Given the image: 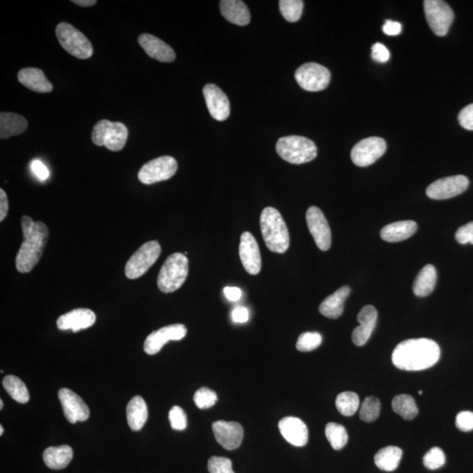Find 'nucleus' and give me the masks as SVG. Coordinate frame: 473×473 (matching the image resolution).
<instances>
[{
  "mask_svg": "<svg viewBox=\"0 0 473 473\" xmlns=\"http://www.w3.org/2000/svg\"><path fill=\"white\" fill-rule=\"evenodd\" d=\"M424 13L430 29L437 36H446L454 20V13L442 0H425Z\"/></svg>",
  "mask_w": 473,
  "mask_h": 473,
  "instance_id": "8",
  "label": "nucleus"
},
{
  "mask_svg": "<svg viewBox=\"0 0 473 473\" xmlns=\"http://www.w3.org/2000/svg\"><path fill=\"white\" fill-rule=\"evenodd\" d=\"M128 138V130L121 122H112L106 137L105 147L112 152H119L124 149Z\"/></svg>",
  "mask_w": 473,
  "mask_h": 473,
  "instance_id": "32",
  "label": "nucleus"
},
{
  "mask_svg": "<svg viewBox=\"0 0 473 473\" xmlns=\"http://www.w3.org/2000/svg\"><path fill=\"white\" fill-rule=\"evenodd\" d=\"M294 77L305 91H320L326 89L330 84L331 73L320 64L308 63L297 68Z\"/></svg>",
  "mask_w": 473,
  "mask_h": 473,
  "instance_id": "9",
  "label": "nucleus"
},
{
  "mask_svg": "<svg viewBox=\"0 0 473 473\" xmlns=\"http://www.w3.org/2000/svg\"><path fill=\"white\" fill-rule=\"evenodd\" d=\"M445 455L440 448L433 447L425 454L423 465L428 470H437L445 464Z\"/></svg>",
  "mask_w": 473,
  "mask_h": 473,
  "instance_id": "41",
  "label": "nucleus"
},
{
  "mask_svg": "<svg viewBox=\"0 0 473 473\" xmlns=\"http://www.w3.org/2000/svg\"><path fill=\"white\" fill-rule=\"evenodd\" d=\"M437 271L434 266L427 265L418 273L413 283V292L416 296L426 297L433 292L437 283Z\"/></svg>",
  "mask_w": 473,
  "mask_h": 473,
  "instance_id": "30",
  "label": "nucleus"
},
{
  "mask_svg": "<svg viewBox=\"0 0 473 473\" xmlns=\"http://www.w3.org/2000/svg\"><path fill=\"white\" fill-rule=\"evenodd\" d=\"M386 144L379 137H369L356 144L352 150L353 163L359 167H368L375 163L385 153Z\"/></svg>",
  "mask_w": 473,
  "mask_h": 473,
  "instance_id": "11",
  "label": "nucleus"
},
{
  "mask_svg": "<svg viewBox=\"0 0 473 473\" xmlns=\"http://www.w3.org/2000/svg\"><path fill=\"white\" fill-rule=\"evenodd\" d=\"M260 225L266 248L273 253H286L290 248V233L280 212L273 207L264 209Z\"/></svg>",
  "mask_w": 473,
  "mask_h": 473,
  "instance_id": "3",
  "label": "nucleus"
},
{
  "mask_svg": "<svg viewBox=\"0 0 473 473\" xmlns=\"http://www.w3.org/2000/svg\"><path fill=\"white\" fill-rule=\"evenodd\" d=\"M394 412L405 420H413L418 414V407L412 396L409 394H399L392 400Z\"/></svg>",
  "mask_w": 473,
  "mask_h": 473,
  "instance_id": "34",
  "label": "nucleus"
},
{
  "mask_svg": "<svg viewBox=\"0 0 473 473\" xmlns=\"http://www.w3.org/2000/svg\"><path fill=\"white\" fill-rule=\"evenodd\" d=\"M3 407H4V403H3V400H0V410L3 409Z\"/></svg>",
  "mask_w": 473,
  "mask_h": 473,
  "instance_id": "56",
  "label": "nucleus"
},
{
  "mask_svg": "<svg viewBox=\"0 0 473 473\" xmlns=\"http://www.w3.org/2000/svg\"><path fill=\"white\" fill-rule=\"evenodd\" d=\"M402 457V449L396 446H387L377 452L375 462L377 467L382 471L393 472L398 467Z\"/></svg>",
  "mask_w": 473,
  "mask_h": 473,
  "instance_id": "31",
  "label": "nucleus"
},
{
  "mask_svg": "<svg viewBox=\"0 0 473 473\" xmlns=\"http://www.w3.org/2000/svg\"><path fill=\"white\" fill-rule=\"evenodd\" d=\"M31 169L36 176L42 181H45L50 177V171L47 167L39 160H34L31 164Z\"/></svg>",
  "mask_w": 473,
  "mask_h": 473,
  "instance_id": "49",
  "label": "nucleus"
},
{
  "mask_svg": "<svg viewBox=\"0 0 473 473\" xmlns=\"http://www.w3.org/2000/svg\"><path fill=\"white\" fill-rule=\"evenodd\" d=\"M456 239L462 245H473V221L468 223L458 230L456 232Z\"/></svg>",
  "mask_w": 473,
  "mask_h": 473,
  "instance_id": "46",
  "label": "nucleus"
},
{
  "mask_svg": "<svg viewBox=\"0 0 473 473\" xmlns=\"http://www.w3.org/2000/svg\"><path fill=\"white\" fill-rule=\"evenodd\" d=\"M177 169V162L173 157L162 156L146 163L140 169L138 178L144 184H153L170 179Z\"/></svg>",
  "mask_w": 473,
  "mask_h": 473,
  "instance_id": "10",
  "label": "nucleus"
},
{
  "mask_svg": "<svg viewBox=\"0 0 473 473\" xmlns=\"http://www.w3.org/2000/svg\"><path fill=\"white\" fill-rule=\"evenodd\" d=\"M323 338L318 332H304L301 334L296 343L298 351L307 352L320 347Z\"/></svg>",
  "mask_w": 473,
  "mask_h": 473,
  "instance_id": "39",
  "label": "nucleus"
},
{
  "mask_svg": "<svg viewBox=\"0 0 473 473\" xmlns=\"http://www.w3.org/2000/svg\"><path fill=\"white\" fill-rule=\"evenodd\" d=\"M187 334L183 324H171L152 332L144 343V350L149 355L159 352L169 341H179Z\"/></svg>",
  "mask_w": 473,
  "mask_h": 473,
  "instance_id": "14",
  "label": "nucleus"
},
{
  "mask_svg": "<svg viewBox=\"0 0 473 473\" xmlns=\"http://www.w3.org/2000/svg\"><path fill=\"white\" fill-rule=\"evenodd\" d=\"M456 426L464 432L473 430V413L471 411H462L456 417Z\"/></svg>",
  "mask_w": 473,
  "mask_h": 473,
  "instance_id": "45",
  "label": "nucleus"
},
{
  "mask_svg": "<svg viewBox=\"0 0 473 473\" xmlns=\"http://www.w3.org/2000/svg\"><path fill=\"white\" fill-rule=\"evenodd\" d=\"M72 3H74V4L77 6H84V8H88V6H92L97 4L96 0H73Z\"/></svg>",
  "mask_w": 473,
  "mask_h": 473,
  "instance_id": "54",
  "label": "nucleus"
},
{
  "mask_svg": "<svg viewBox=\"0 0 473 473\" xmlns=\"http://www.w3.org/2000/svg\"><path fill=\"white\" fill-rule=\"evenodd\" d=\"M27 121L24 117L12 112L0 114V138L8 139L26 131Z\"/></svg>",
  "mask_w": 473,
  "mask_h": 473,
  "instance_id": "29",
  "label": "nucleus"
},
{
  "mask_svg": "<svg viewBox=\"0 0 473 473\" xmlns=\"http://www.w3.org/2000/svg\"><path fill=\"white\" fill-rule=\"evenodd\" d=\"M418 393H419L420 396H421V394H423V391H419V392H418Z\"/></svg>",
  "mask_w": 473,
  "mask_h": 473,
  "instance_id": "57",
  "label": "nucleus"
},
{
  "mask_svg": "<svg viewBox=\"0 0 473 473\" xmlns=\"http://www.w3.org/2000/svg\"><path fill=\"white\" fill-rule=\"evenodd\" d=\"M73 458V450L68 445L49 447L43 452V460L52 470L66 468Z\"/></svg>",
  "mask_w": 473,
  "mask_h": 473,
  "instance_id": "28",
  "label": "nucleus"
},
{
  "mask_svg": "<svg viewBox=\"0 0 473 473\" xmlns=\"http://www.w3.org/2000/svg\"><path fill=\"white\" fill-rule=\"evenodd\" d=\"M336 407L338 412L345 416H352L359 410V398L357 393L343 392L336 399Z\"/></svg>",
  "mask_w": 473,
  "mask_h": 473,
  "instance_id": "36",
  "label": "nucleus"
},
{
  "mask_svg": "<svg viewBox=\"0 0 473 473\" xmlns=\"http://www.w3.org/2000/svg\"><path fill=\"white\" fill-rule=\"evenodd\" d=\"M188 273V260L183 253L171 255L164 262L157 284L163 293H173L183 285Z\"/></svg>",
  "mask_w": 473,
  "mask_h": 473,
  "instance_id": "4",
  "label": "nucleus"
},
{
  "mask_svg": "<svg viewBox=\"0 0 473 473\" xmlns=\"http://www.w3.org/2000/svg\"><path fill=\"white\" fill-rule=\"evenodd\" d=\"M232 318L235 323H246L249 320V310L245 307H236L232 312Z\"/></svg>",
  "mask_w": 473,
  "mask_h": 473,
  "instance_id": "50",
  "label": "nucleus"
},
{
  "mask_svg": "<svg viewBox=\"0 0 473 473\" xmlns=\"http://www.w3.org/2000/svg\"><path fill=\"white\" fill-rule=\"evenodd\" d=\"M382 409L380 400L375 396L366 397L359 411V417L366 423H372L378 419Z\"/></svg>",
  "mask_w": 473,
  "mask_h": 473,
  "instance_id": "38",
  "label": "nucleus"
},
{
  "mask_svg": "<svg viewBox=\"0 0 473 473\" xmlns=\"http://www.w3.org/2000/svg\"><path fill=\"white\" fill-rule=\"evenodd\" d=\"M20 84L31 91L47 93L53 91V85L47 80L43 71L36 68H26L18 74Z\"/></svg>",
  "mask_w": 473,
  "mask_h": 473,
  "instance_id": "23",
  "label": "nucleus"
},
{
  "mask_svg": "<svg viewBox=\"0 0 473 473\" xmlns=\"http://www.w3.org/2000/svg\"><path fill=\"white\" fill-rule=\"evenodd\" d=\"M3 386L9 396L16 402L25 404L29 403L30 396L25 383L15 375L6 376L3 380Z\"/></svg>",
  "mask_w": 473,
  "mask_h": 473,
  "instance_id": "33",
  "label": "nucleus"
},
{
  "mask_svg": "<svg viewBox=\"0 0 473 473\" xmlns=\"http://www.w3.org/2000/svg\"><path fill=\"white\" fill-rule=\"evenodd\" d=\"M403 27L399 22H393V20H386L385 25L383 26V32L390 36H398L402 32Z\"/></svg>",
  "mask_w": 473,
  "mask_h": 473,
  "instance_id": "51",
  "label": "nucleus"
},
{
  "mask_svg": "<svg viewBox=\"0 0 473 473\" xmlns=\"http://www.w3.org/2000/svg\"><path fill=\"white\" fill-rule=\"evenodd\" d=\"M126 416L129 427L133 431L142 430L149 417V410L145 400L140 396H135L126 407Z\"/></svg>",
  "mask_w": 473,
  "mask_h": 473,
  "instance_id": "27",
  "label": "nucleus"
},
{
  "mask_svg": "<svg viewBox=\"0 0 473 473\" xmlns=\"http://www.w3.org/2000/svg\"><path fill=\"white\" fill-rule=\"evenodd\" d=\"M96 314L89 308H75L61 315L57 320V327L61 331L70 330L77 332L92 326L96 323Z\"/></svg>",
  "mask_w": 473,
  "mask_h": 473,
  "instance_id": "19",
  "label": "nucleus"
},
{
  "mask_svg": "<svg viewBox=\"0 0 473 473\" xmlns=\"http://www.w3.org/2000/svg\"><path fill=\"white\" fill-rule=\"evenodd\" d=\"M224 294L226 298L232 301H239L242 296L241 290L236 287H225Z\"/></svg>",
  "mask_w": 473,
  "mask_h": 473,
  "instance_id": "53",
  "label": "nucleus"
},
{
  "mask_svg": "<svg viewBox=\"0 0 473 473\" xmlns=\"http://www.w3.org/2000/svg\"><path fill=\"white\" fill-rule=\"evenodd\" d=\"M417 231L414 221H399L387 225L380 232L382 239L386 242L396 243L406 241Z\"/></svg>",
  "mask_w": 473,
  "mask_h": 473,
  "instance_id": "26",
  "label": "nucleus"
},
{
  "mask_svg": "<svg viewBox=\"0 0 473 473\" xmlns=\"http://www.w3.org/2000/svg\"><path fill=\"white\" fill-rule=\"evenodd\" d=\"M306 221L308 230L313 236L317 248L322 251H328L331 245V232L323 211L315 207L308 208Z\"/></svg>",
  "mask_w": 473,
  "mask_h": 473,
  "instance_id": "13",
  "label": "nucleus"
},
{
  "mask_svg": "<svg viewBox=\"0 0 473 473\" xmlns=\"http://www.w3.org/2000/svg\"><path fill=\"white\" fill-rule=\"evenodd\" d=\"M9 210L8 198L3 188L0 190V221L4 220Z\"/></svg>",
  "mask_w": 473,
  "mask_h": 473,
  "instance_id": "52",
  "label": "nucleus"
},
{
  "mask_svg": "<svg viewBox=\"0 0 473 473\" xmlns=\"http://www.w3.org/2000/svg\"><path fill=\"white\" fill-rule=\"evenodd\" d=\"M212 430L218 443L229 451L241 446L244 438L243 427L235 421H215L212 424Z\"/></svg>",
  "mask_w": 473,
  "mask_h": 473,
  "instance_id": "16",
  "label": "nucleus"
},
{
  "mask_svg": "<svg viewBox=\"0 0 473 473\" xmlns=\"http://www.w3.org/2000/svg\"><path fill=\"white\" fill-rule=\"evenodd\" d=\"M440 355V345L431 339H407L393 350L392 361L400 370L421 371L436 365Z\"/></svg>",
  "mask_w": 473,
  "mask_h": 473,
  "instance_id": "1",
  "label": "nucleus"
},
{
  "mask_svg": "<svg viewBox=\"0 0 473 473\" xmlns=\"http://www.w3.org/2000/svg\"><path fill=\"white\" fill-rule=\"evenodd\" d=\"M65 417L70 423L85 421L90 417V410L83 399L73 391L61 389L58 393Z\"/></svg>",
  "mask_w": 473,
  "mask_h": 473,
  "instance_id": "15",
  "label": "nucleus"
},
{
  "mask_svg": "<svg viewBox=\"0 0 473 473\" xmlns=\"http://www.w3.org/2000/svg\"><path fill=\"white\" fill-rule=\"evenodd\" d=\"M138 42L150 57L162 63H172L176 54L172 47L153 34L143 33L139 36Z\"/></svg>",
  "mask_w": 473,
  "mask_h": 473,
  "instance_id": "22",
  "label": "nucleus"
},
{
  "mask_svg": "<svg viewBox=\"0 0 473 473\" xmlns=\"http://www.w3.org/2000/svg\"><path fill=\"white\" fill-rule=\"evenodd\" d=\"M220 12L228 22L238 26H246L251 22L248 6L241 0H222Z\"/></svg>",
  "mask_w": 473,
  "mask_h": 473,
  "instance_id": "24",
  "label": "nucleus"
},
{
  "mask_svg": "<svg viewBox=\"0 0 473 473\" xmlns=\"http://www.w3.org/2000/svg\"><path fill=\"white\" fill-rule=\"evenodd\" d=\"M171 427L174 430H184L187 428V416L179 406H174L169 414Z\"/></svg>",
  "mask_w": 473,
  "mask_h": 473,
  "instance_id": "44",
  "label": "nucleus"
},
{
  "mask_svg": "<svg viewBox=\"0 0 473 473\" xmlns=\"http://www.w3.org/2000/svg\"><path fill=\"white\" fill-rule=\"evenodd\" d=\"M3 433H4V427L0 425V436H2Z\"/></svg>",
  "mask_w": 473,
  "mask_h": 473,
  "instance_id": "55",
  "label": "nucleus"
},
{
  "mask_svg": "<svg viewBox=\"0 0 473 473\" xmlns=\"http://www.w3.org/2000/svg\"><path fill=\"white\" fill-rule=\"evenodd\" d=\"M458 122L462 128L473 131V104L461 110L458 114Z\"/></svg>",
  "mask_w": 473,
  "mask_h": 473,
  "instance_id": "47",
  "label": "nucleus"
},
{
  "mask_svg": "<svg viewBox=\"0 0 473 473\" xmlns=\"http://www.w3.org/2000/svg\"><path fill=\"white\" fill-rule=\"evenodd\" d=\"M160 253L162 248L157 241L145 243L126 263V276L130 280H135L144 276L159 259Z\"/></svg>",
  "mask_w": 473,
  "mask_h": 473,
  "instance_id": "7",
  "label": "nucleus"
},
{
  "mask_svg": "<svg viewBox=\"0 0 473 473\" xmlns=\"http://www.w3.org/2000/svg\"><path fill=\"white\" fill-rule=\"evenodd\" d=\"M350 293H351L350 287L344 286L325 298L320 306V313L331 320H337L341 317L344 312L345 301Z\"/></svg>",
  "mask_w": 473,
  "mask_h": 473,
  "instance_id": "25",
  "label": "nucleus"
},
{
  "mask_svg": "<svg viewBox=\"0 0 473 473\" xmlns=\"http://www.w3.org/2000/svg\"><path fill=\"white\" fill-rule=\"evenodd\" d=\"M303 6L301 0H280L279 2L280 11L289 22H296L300 20Z\"/></svg>",
  "mask_w": 473,
  "mask_h": 473,
  "instance_id": "37",
  "label": "nucleus"
},
{
  "mask_svg": "<svg viewBox=\"0 0 473 473\" xmlns=\"http://www.w3.org/2000/svg\"><path fill=\"white\" fill-rule=\"evenodd\" d=\"M112 123L107 121V119H102V121H98L96 124L91 135L92 142H93L95 145L98 147L105 146L106 137H107Z\"/></svg>",
  "mask_w": 473,
  "mask_h": 473,
  "instance_id": "43",
  "label": "nucleus"
},
{
  "mask_svg": "<svg viewBox=\"0 0 473 473\" xmlns=\"http://www.w3.org/2000/svg\"><path fill=\"white\" fill-rule=\"evenodd\" d=\"M22 228L24 241L16 257V269L20 273L31 272L42 258L50 231L43 222H34L29 216H23Z\"/></svg>",
  "mask_w": 473,
  "mask_h": 473,
  "instance_id": "2",
  "label": "nucleus"
},
{
  "mask_svg": "<svg viewBox=\"0 0 473 473\" xmlns=\"http://www.w3.org/2000/svg\"><path fill=\"white\" fill-rule=\"evenodd\" d=\"M279 430L287 443L296 447H303L308 440L306 424L296 417H285L280 421Z\"/></svg>",
  "mask_w": 473,
  "mask_h": 473,
  "instance_id": "20",
  "label": "nucleus"
},
{
  "mask_svg": "<svg viewBox=\"0 0 473 473\" xmlns=\"http://www.w3.org/2000/svg\"><path fill=\"white\" fill-rule=\"evenodd\" d=\"M239 257L246 272L252 276H256L260 272L262 256H260L258 243L249 232L242 233L241 236Z\"/></svg>",
  "mask_w": 473,
  "mask_h": 473,
  "instance_id": "17",
  "label": "nucleus"
},
{
  "mask_svg": "<svg viewBox=\"0 0 473 473\" xmlns=\"http://www.w3.org/2000/svg\"><path fill=\"white\" fill-rule=\"evenodd\" d=\"M468 178L458 176L449 177L438 179L427 188L426 194L431 200H444L457 197L467 190Z\"/></svg>",
  "mask_w": 473,
  "mask_h": 473,
  "instance_id": "12",
  "label": "nucleus"
},
{
  "mask_svg": "<svg viewBox=\"0 0 473 473\" xmlns=\"http://www.w3.org/2000/svg\"><path fill=\"white\" fill-rule=\"evenodd\" d=\"M276 151L284 160L292 164L310 163L317 156V146L303 136L282 137L277 142Z\"/></svg>",
  "mask_w": 473,
  "mask_h": 473,
  "instance_id": "5",
  "label": "nucleus"
},
{
  "mask_svg": "<svg viewBox=\"0 0 473 473\" xmlns=\"http://www.w3.org/2000/svg\"><path fill=\"white\" fill-rule=\"evenodd\" d=\"M194 402L198 409H210L218 402L217 393L208 387H201L195 393Z\"/></svg>",
  "mask_w": 473,
  "mask_h": 473,
  "instance_id": "40",
  "label": "nucleus"
},
{
  "mask_svg": "<svg viewBox=\"0 0 473 473\" xmlns=\"http://www.w3.org/2000/svg\"><path fill=\"white\" fill-rule=\"evenodd\" d=\"M56 33L61 46L78 59H88L93 54V47L88 38L68 23H60Z\"/></svg>",
  "mask_w": 473,
  "mask_h": 473,
  "instance_id": "6",
  "label": "nucleus"
},
{
  "mask_svg": "<svg viewBox=\"0 0 473 473\" xmlns=\"http://www.w3.org/2000/svg\"><path fill=\"white\" fill-rule=\"evenodd\" d=\"M325 436L329 443L336 451L341 450L347 444L348 433L345 428L341 424L330 423L325 428Z\"/></svg>",
  "mask_w": 473,
  "mask_h": 473,
  "instance_id": "35",
  "label": "nucleus"
},
{
  "mask_svg": "<svg viewBox=\"0 0 473 473\" xmlns=\"http://www.w3.org/2000/svg\"><path fill=\"white\" fill-rule=\"evenodd\" d=\"M377 317L378 313L372 305H368L359 311L358 315L359 325L354 329L352 336V341L356 345H364L369 340L376 326Z\"/></svg>",
  "mask_w": 473,
  "mask_h": 473,
  "instance_id": "21",
  "label": "nucleus"
},
{
  "mask_svg": "<svg viewBox=\"0 0 473 473\" xmlns=\"http://www.w3.org/2000/svg\"><path fill=\"white\" fill-rule=\"evenodd\" d=\"M372 57L378 63H386L389 60L390 53L383 44L376 43L372 47Z\"/></svg>",
  "mask_w": 473,
  "mask_h": 473,
  "instance_id": "48",
  "label": "nucleus"
},
{
  "mask_svg": "<svg viewBox=\"0 0 473 473\" xmlns=\"http://www.w3.org/2000/svg\"><path fill=\"white\" fill-rule=\"evenodd\" d=\"M205 102L212 118L218 121H225L228 119L230 102L227 96L216 84L205 85L203 90Z\"/></svg>",
  "mask_w": 473,
  "mask_h": 473,
  "instance_id": "18",
  "label": "nucleus"
},
{
  "mask_svg": "<svg viewBox=\"0 0 473 473\" xmlns=\"http://www.w3.org/2000/svg\"><path fill=\"white\" fill-rule=\"evenodd\" d=\"M208 471L210 473H235L232 470V463L229 458L215 456L209 459Z\"/></svg>",
  "mask_w": 473,
  "mask_h": 473,
  "instance_id": "42",
  "label": "nucleus"
}]
</instances>
